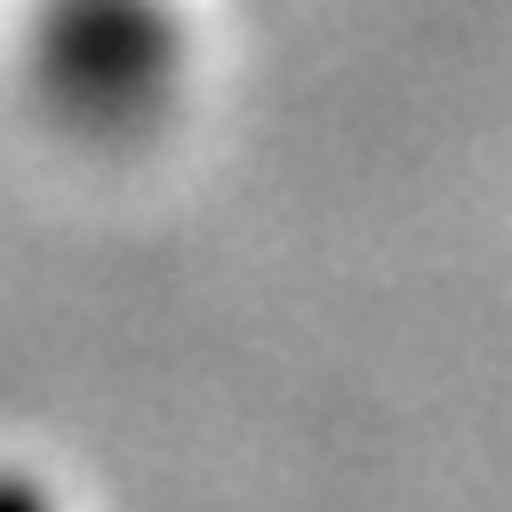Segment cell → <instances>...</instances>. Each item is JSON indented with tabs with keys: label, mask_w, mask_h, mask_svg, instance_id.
I'll return each mask as SVG.
<instances>
[{
	"label": "cell",
	"mask_w": 512,
	"mask_h": 512,
	"mask_svg": "<svg viewBox=\"0 0 512 512\" xmlns=\"http://www.w3.org/2000/svg\"><path fill=\"white\" fill-rule=\"evenodd\" d=\"M32 120L80 152H128L168 128L192 80V32L176 0H32L16 40Z\"/></svg>",
	"instance_id": "cell-1"
},
{
	"label": "cell",
	"mask_w": 512,
	"mask_h": 512,
	"mask_svg": "<svg viewBox=\"0 0 512 512\" xmlns=\"http://www.w3.org/2000/svg\"><path fill=\"white\" fill-rule=\"evenodd\" d=\"M0 512H64V496H56V480L40 464L0 456Z\"/></svg>",
	"instance_id": "cell-2"
}]
</instances>
